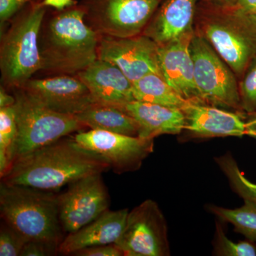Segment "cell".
<instances>
[{
  "mask_svg": "<svg viewBox=\"0 0 256 256\" xmlns=\"http://www.w3.org/2000/svg\"><path fill=\"white\" fill-rule=\"evenodd\" d=\"M16 102L14 95L8 94V90L2 86L0 88V108L12 107Z\"/></svg>",
  "mask_w": 256,
  "mask_h": 256,
  "instance_id": "32",
  "label": "cell"
},
{
  "mask_svg": "<svg viewBox=\"0 0 256 256\" xmlns=\"http://www.w3.org/2000/svg\"><path fill=\"white\" fill-rule=\"evenodd\" d=\"M32 0H0L1 26L14 18Z\"/></svg>",
  "mask_w": 256,
  "mask_h": 256,
  "instance_id": "28",
  "label": "cell"
},
{
  "mask_svg": "<svg viewBox=\"0 0 256 256\" xmlns=\"http://www.w3.org/2000/svg\"><path fill=\"white\" fill-rule=\"evenodd\" d=\"M216 252L226 256H255L256 247L250 242H234L224 233L223 228L217 224L215 242Z\"/></svg>",
  "mask_w": 256,
  "mask_h": 256,
  "instance_id": "26",
  "label": "cell"
},
{
  "mask_svg": "<svg viewBox=\"0 0 256 256\" xmlns=\"http://www.w3.org/2000/svg\"><path fill=\"white\" fill-rule=\"evenodd\" d=\"M79 146L104 160L118 174L139 169L152 152L154 140L92 130L73 138Z\"/></svg>",
  "mask_w": 256,
  "mask_h": 256,
  "instance_id": "10",
  "label": "cell"
},
{
  "mask_svg": "<svg viewBox=\"0 0 256 256\" xmlns=\"http://www.w3.org/2000/svg\"><path fill=\"white\" fill-rule=\"evenodd\" d=\"M58 248L41 242H28L24 247L21 256H48L58 254Z\"/></svg>",
  "mask_w": 256,
  "mask_h": 256,
  "instance_id": "30",
  "label": "cell"
},
{
  "mask_svg": "<svg viewBox=\"0 0 256 256\" xmlns=\"http://www.w3.org/2000/svg\"><path fill=\"white\" fill-rule=\"evenodd\" d=\"M133 94L136 100L182 110L191 100L180 95L161 76L156 74H148L133 82Z\"/></svg>",
  "mask_w": 256,
  "mask_h": 256,
  "instance_id": "21",
  "label": "cell"
},
{
  "mask_svg": "<svg viewBox=\"0 0 256 256\" xmlns=\"http://www.w3.org/2000/svg\"><path fill=\"white\" fill-rule=\"evenodd\" d=\"M194 30L184 34L159 48L162 77L188 100L200 101L194 80V64L191 43Z\"/></svg>",
  "mask_w": 256,
  "mask_h": 256,
  "instance_id": "14",
  "label": "cell"
},
{
  "mask_svg": "<svg viewBox=\"0 0 256 256\" xmlns=\"http://www.w3.org/2000/svg\"><path fill=\"white\" fill-rule=\"evenodd\" d=\"M236 6L248 12L256 14V0H238Z\"/></svg>",
  "mask_w": 256,
  "mask_h": 256,
  "instance_id": "33",
  "label": "cell"
},
{
  "mask_svg": "<svg viewBox=\"0 0 256 256\" xmlns=\"http://www.w3.org/2000/svg\"><path fill=\"white\" fill-rule=\"evenodd\" d=\"M110 196L101 174L82 178L58 194L60 218L64 232L72 234L109 210Z\"/></svg>",
  "mask_w": 256,
  "mask_h": 256,
  "instance_id": "11",
  "label": "cell"
},
{
  "mask_svg": "<svg viewBox=\"0 0 256 256\" xmlns=\"http://www.w3.org/2000/svg\"><path fill=\"white\" fill-rule=\"evenodd\" d=\"M164 0H82L86 22L98 35L142 34Z\"/></svg>",
  "mask_w": 256,
  "mask_h": 256,
  "instance_id": "8",
  "label": "cell"
},
{
  "mask_svg": "<svg viewBox=\"0 0 256 256\" xmlns=\"http://www.w3.org/2000/svg\"><path fill=\"white\" fill-rule=\"evenodd\" d=\"M126 110L139 124V138L142 139L180 134L186 128L185 114L180 109L134 100L126 106Z\"/></svg>",
  "mask_w": 256,
  "mask_h": 256,
  "instance_id": "19",
  "label": "cell"
},
{
  "mask_svg": "<svg viewBox=\"0 0 256 256\" xmlns=\"http://www.w3.org/2000/svg\"><path fill=\"white\" fill-rule=\"evenodd\" d=\"M108 170L107 163L79 146L74 138H64L18 158L1 180L5 184L56 192Z\"/></svg>",
  "mask_w": 256,
  "mask_h": 256,
  "instance_id": "1",
  "label": "cell"
},
{
  "mask_svg": "<svg viewBox=\"0 0 256 256\" xmlns=\"http://www.w3.org/2000/svg\"><path fill=\"white\" fill-rule=\"evenodd\" d=\"M160 46L144 34L118 38L99 35L98 58L117 66L132 82L148 74L161 76Z\"/></svg>",
  "mask_w": 256,
  "mask_h": 256,
  "instance_id": "12",
  "label": "cell"
},
{
  "mask_svg": "<svg viewBox=\"0 0 256 256\" xmlns=\"http://www.w3.org/2000/svg\"><path fill=\"white\" fill-rule=\"evenodd\" d=\"M216 161L239 196L242 197L244 201H249L256 205V184L245 178L233 156L229 154H226L216 158Z\"/></svg>",
  "mask_w": 256,
  "mask_h": 256,
  "instance_id": "24",
  "label": "cell"
},
{
  "mask_svg": "<svg viewBox=\"0 0 256 256\" xmlns=\"http://www.w3.org/2000/svg\"><path fill=\"white\" fill-rule=\"evenodd\" d=\"M18 126L14 106L0 108V176L9 172L16 158Z\"/></svg>",
  "mask_w": 256,
  "mask_h": 256,
  "instance_id": "22",
  "label": "cell"
},
{
  "mask_svg": "<svg viewBox=\"0 0 256 256\" xmlns=\"http://www.w3.org/2000/svg\"><path fill=\"white\" fill-rule=\"evenodd\" d=\"M208 1L216 6L230 8V6H235L238 0H208Z\"/></svg>",
  "mask_w": 256,
  "mask_h": 256,
  "instance_id": "35",
  "label": "cell"
},
{
  "mask_svg": "<svg viewBox=\"0 0 256 256\" xmlns=\"http://www.w3.org/2000/svg\"><path fill=\"white\" fill-rule=\"evenodd\" d=\"M32 0L14 18L2 35L0 70L6 90L22 88L42 69L40 30L48 8Z\"/></svg>",
  "mask_w": 256,
  "mask_h": 256,
  "instance_id": "5",
  "label": "cell"
},
{
  "mask_svg": "<svg viewBox=\"0 0 256 256\" xmlns=\"http://www.w3.org/2000/svg\"><path fill=\"white\" fill-rule=\"evenodd\" d=\"M77 76L88 88L95 104L126 108L136 100L133 82L114 64L98 58Z\"/></svg>",
  "mask_w": 256,
  "mask_h": 256,
  "instance_id": "15",
  "label": "cell"
},
{
  "mask_svg": "<svg viewBox=\"0 0 256 256\" xmlns=\"http://www.w3.org/2000/svg\"><path fill=\"white\" fill-rule=\"evenodd\" d=\"M82 4L46 14L40 30L42 69L47 75H77L98 58L99 35Z\"/></svg>",
  "mask_w": 256,
  "mask_h": 256,
  "instance_id": "2",
  "label": "cell"
},
{
  "mask_svg": "<svg viewBox=\"0 0 256 256\" xmlns=\"http://www.w3.org/2000/svg\"><path fill=\"white\" fill-rule=\"evenodd\" d=\"M186 128L196 138L242 137L246 124L237 112L191 100L182 110Z\"/></svg>",
  "mask_w": 256,
  "mask_h": 256,
  "instance_id": "16",
  "label": "cell"
},
{
  "mask_svg": "<svg viewBox=\"0 0 256 256\" xmlns=\"http://www.w3.org/2000/svg\"><path fill=\"white\" fill-rule=\"evenodd\" d=\"M200 0H164L143 34L159 46L194 30Z\"/></svg>",
  "mask_w": 256,
  "mask_h": 256,
  "instance_id": "17",
  "label": "cell"
},
{
  "mask_svg": "<svg viewBox=\"0 0 256 256\" xmlns=\"http://www.w3.org/2000/svg\"><path fill=\"white\" fill-rule=\"evenodd\" d=\"M0 214L3 222L28 242L56 248L64 240L58 194L31 188L1 184Z\"/></svg>",
  "mask_w": 256,
  "mask_h": 256,
  "instance_id": "4",
  "label": "cell"
},
{
  "mask_svg": "<svg viewBox=\"0 0 256 256\" xmlns=\"http://www.w3.org/2000/svg\"><path fill=\"white\" fill-rule=\"evenodd\" d=\"M242 112L256 114V56L249 64L239 82Z\"/></svg>",
  "mask_w": 256,
  "mask_h": 256,
  "instance_id": "25",
  "label": "cell"
},
{
  "mask_svg": "<svg viewBox=\"0 0 256 256\" xmlns=\"http://www.w3.org/2000/svg\"><path fill=\"white\" fill-rule=\"evenodd\" d=\"M194 30L242 78L256 56V14L200 0Z\"/></svg>",
  "mask_w": 256,
  "mask_h": 256,
  "instance_id": "3",
  "label": "cell"
},
{
  "mask_svg": "<svg viewBox=\"0 0 256 256\" xmlns=\"http://www.w3.org/2000/svg\"><path fill=\"white\" fill-rule=\"evenodd\" d=\"M210 210L220 220L234 225L236 232L256 242V205L254 203L245 201L244 206L236 210L216 206H210Z\"/></svg>",
  "mask_w": 256,
  "mask_h": 256,
  "instance_id": "23",
  "label": "cell"
},
{
  "mask_svg": "<svg viewBox=\"0 0 256 256\" xmlns=\"http://www.w3.org/2000/svg\"><path fill=\"white\" fill-rule=\"evenodd\" d=\"M75 117L90 129L139 137V124L122 108L92 104Z\"/></svg>",
  "mask_w": 256,
  "mask_h": 256,
  "instance_id": "20",
  "label": "cell"
},
{
  "mask_svg": "<svg viewBox=\"0 0 256 256\" xmlns=\"http://www.w3.org/2000/svg\"><path fill=\"white\" fill-rule=\"evenodd\" d=\"M194 80L202 102L242 112L238 77L204 38L196 34L191 43Z\"/></svg>",
  "mask_w": 256,
  "mask_h": 256,
  "instance_id": "7",
  "label": "cell"
},
{
  "mask_svg": "<svg viewBox=\"0 0 256 256\" xmlns=\"http://www.w3.org/2000/svg\"><path fill=\"white\" fill-rule=\"evenodd\" d=\"M76 256H122L124 252L116 244L87 248L76 252Z\"/></svg>",
  "mask_w": 256,
  "mask_h": 256,
  "instance_id": "29",
  "label": "cell"
},
{
  "mask_svg": "<svg viewBox=\"0 0 256 256\" xmlns=\"http://www.w3.org/2000/svg\"><path fill=\"white\" fill-rule=\"evenodd\" d=\"M22 89L50 110L76 116L95 104L86 86L76 75L31 79Z\"/></svg>",
  "mask_w": 256,
  "mask_h": 256,
  "instance_id": "13",
  "label": "cell"
},
{
  "mask_svg": "<svg viewBox=\"0 0 256 256\" xmlns=\"http://www.w3.org/2000/svg\"><path fill=\"white\" fill-rule=\"evenodd\" d=\"M129 210H107L88 225L69 234L58 247V254L73 256L82 249L116 244L127 222Z\"/></svg>",
  "mask_w": 256,
  "mask_h": 256,
  "instance_id": "18",
  "label": "cell"
},
{
  "mask_svg": "<svg viewBox=\"0 0 256 256\" xmlns=\"http://www.w3.org/2000/svg\"><path fill=\"white\" fill-rule=\"evenodd\" d=\"M28 240L12 227L3 222L0 228V256H21Z\"/></svg>",
  "mask_w": 256,
  "mask_h": 256,
  "instance_id": "27",
  "label": "cell"
},
{
  "mask_svg": "<svg viewBox=\"0 0 256 256\" xmlns=\"http://www.w3.org/2000/svg\"><path fill=\"white\" fill-rule=\"evenodd\" d=\"M18 126L16 158L26 156L87 127L73 116L47 108L22 88L14 89ZM14 160V161H15Z\"/></svg>",
  "mask_w": 256,
  "mask_h": 256,
  "instance_id": "6",
  "label": "cell"
},
{
  "mask_svg": "<svg viewBox=\"0 0 256 256\" xmlns=\"http://www.w3.org/2000/svg\"><path fill=\"white\" fill-rule=\"evenodd\" d=\"M246 136H248L256 139V117L246 122Z\"/></svg>",
  "mask_w": 256,
  "mask_h": 256,
  "instance_id": "34",
  "label": "cell"
},
{
  "mask_svg": "<svg viewBox=\"0 0 256 256\" xmlns=\"http://www.w3.org/2000/svg\"><path fill=\"white\" fill-rule=\"evenodd\" d=\"M42 3L46 8H54L58 11H63L78 4V2L75 0H43Z\"/></svg>",
  "mask_w": 256,
  "mask_h": 256,
  "instance_id": "31",
  "label": "cell"
},
{
  "mask_svg": "<svg viewBox=\"0 0 256 256\" xmlns=\"http://www.w3.org/2000/svg\"><path fill=\"white\" fill-rule=\"evenodd\" d=\"M116 245L124 256H170L168 224L156 202L146 200L129 212Z\"/></svg>",
  "mask_w": 256,
  "mask_h": 256,
  "instance_id": "9",
  "label": "cell"
}]
</instances>
